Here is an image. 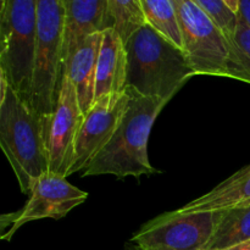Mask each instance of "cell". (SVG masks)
I'll use <instances>...</instances> for the list:
<instances>
[{"label": "cell", "instance_id": "1", "mask_svg": "<svg viewBox=\"0 0 250 250\" xmlns=\"http://www.w3.org/2000/svg\"><path fill=\"white\" fill-rule=\"evenodd\" d=\"M126 92L129 102L121 124L109 143L83 171V177L112 175L117 178H138L158 172L149 161L148 141L156 117L168 100L144 97L129 87Z\"/></svg>", "mask_w": 250, "mask_h": 250}, {"label": "cell", "instance_id": "2", "mask_svg": "<svg viewBox=\"0 0 250 250\" xmlns=\"http://www.w3.org/2000/svg\"><path fill=\"white\" fill-rule=\"evenodd\" d=\"M0 146L14 170L21 192L31 193L37 181L49 172L43 120L0 75Z\"/></svg>", "mask_w": 250, "mask_h": 250}, {"label": "cell", "instance_id": "3", "mask_svg": "<svg viewBox=\"0 0 250 250\" xmlns=\"http://www.w3.org/2000/svg\"><path fill=\"white\" fill-rule=\"evenodd\" d=\"M127 87L144 97L168 100L186 84L193 72L185 51L148 23L126 44Z\"/></svg>", "mask_w": 250, "mask_h": 250}, {"label": "cell", "instance_id": "4", "mask_svg": "<svg viewBox=\"0 0 250 250\" xmlns=\"http://www.w3.org/2000/svg\"><path fill=\"white\" fill-rule=\"evenodd\" d=\"M63 0H37V46L28 106L41 117L55 111L63 76Z\"/></svg>", "mask_w": 250, "mask_h": 250}, {"label": "cell", "instance_id": "5", "mask_svg": "<svg viewBox=\"0 0 250 250\" xmlns=\"http://www.w3.org/2000/svg\"><path fill=\"white\" fill-rule=\"evenodd\" d=\"M37 46V0H2L0 6V75L29 104Z\"/></svg>", "mask_w": 250, "mask_h": 250}, {"label": "cell", "instance_id": "6", "mask_svg": "<svg viewBox=\"0 0 250 250\" xmlns=\"http://www.w3.org/2000/svg\"><path fill=\"white\" fill-rule=\"evenodd\" d=\"M222 215L224 210L166 212L144 224L131 242L141 250H207Z\"/></svg>", "mask_w": 250, "mask_h": 250}, {"label": "cell", "instance_id": "7", "mask_svg": "<svg viewBox=\"0 0 250 250\" xmlns=\"http://www.w3.org/2000/svg\"><path fill=\"white\" fill-rule=\"evenodd\" d=\"M182 44L195 75L229 77L231 44L194 0H175Z\"/></svg>", "mask_w": 250, "mask_h": 250}, {"label": "cell", "instance_id": "8", "mask_svg": "<svg viewBox=\"0 0 250 250\" xmlns=\"http://www.w3.org/2000/svg\"><path fill=\"white\" fill-rule=\"evenodd\" d=\"M88 193L71 185L66 177L48 172L42 176L29 193L24 207L19 211L1 216V229L9 226V231L1 234V239L10 241L15 232L36 220L65 217L72 209L87 200Z\"/></svg>", "mask_w": 250, "mask_h": 250}, {"label": "cell", "instance_id": "9", "mask_svg": "<svg viewBox=\"0 0 250 250\" xmlns=\"http://www.w3.org/2000/svg\"><path fill=\"white\" fill-rule=\"evenodd\" d=\"M42 120L49 172L66 177L72 164L76 139L84 121V115L65 68L58 106L50 116L42 117Z\"/></svg>", "mask_w": 250, "mask_h": 250}, {"label": "cell", "instance_id": "10", "mask_svg": "<svg viewBox=\"0 0 250 250\" xmlns=\"http://www.w3.org/2000/svg\"><path fill=\"white\" fill-rule=\"evenodd\" d=\"M129 95H107L98 99L84 116L75 144L73 160L68 175L84 171L104 149L120 126L128 106Z\"/></svg>", "mask_w": 250, "mask_h": 250}, {"label": "cell", "instance_id": "11", "mask_svg": "<svg viewBox=\"0 0 250 250\" xmlns=\"http://www.w3.org/2000/svg\"><path fill=\"white\" fill-rule=\"evenodd\" d=\"M107 0H63V67L88 37L103 32Z\"/></svg>", "mask_w": 250, "mask_h": 250}, {"label": "cell", "instance_id": "12", "mask_svg": "<svg viewBox=\"0 0 250 250\" xmlns=\"http://www.w3.org/2000/svg\"><path fill=\"white\" fill-rule=\"evenodd\" d=\"M127 65V50L124 41L112 29L103 32L97 65L95 102L103 97L126 92Z\"/></svg>", "mask_w": 250, "mask_h": 250}, {"label": "cell", "instance_id": "13", "mask_svg": "<svg viewBox=\"0 0 250 250\" xmlns=\"http://www.w3.org/2000/svg\"><path fill=\"white\" fill-rule=\"evenodd\" d=\"M102 39L103 32L88 37L65 65V70L75 87L78 104L84 116L90 111L95 102L97 65Z\"/></svg>", "mask_w": 250, "mask_h": 250}, {"label": "cell", "instance_id": "14", "mask_svg": "<svg viewBox=\"0 0 250 250\" xmlns=\"http://www.w3.org/2000/svg\"><path fill=\"white\" fill-rule=\"evenodd\" d=\"M250 204V165L210 190L207 194L181 208L182 212L220 211Z\"/></svg>", "mask_w": 250, "mask_h": 250}, {"label": "cell", "instance_id": "15", "mask_svg": "<svg viewBox=\"0 0 250 250\" xmlns=\"http://www.w3.org/2000/svg\"><path fill=\"white\" fill-rule=\"evenodd\" d=\"M146 24L142 0H107L103 32L112 29L125 44Z\"/></svg>", "mask_w": 250, "mask_h": 250}, {"label": "cell", "instance_id": "16", "mask_svg": "<svg viewBox=\"0 0 250 250\" xmlns=\"http://www.w3.org/2000/svg\"><path fill=\"white\" fill-rule=\"evenodd\" d=\"M250 241V204L224 210L207 250H224Z\"/></svg>", "mask_w": 250, "mask_h": 250}, {"label": "cell", "instance_id": "17", "mask_svg": "<svg viewBox=\"0 0 250 250\" xmlns=\"http://www.w3.org/2000/svg\"><path fill=\"white\" fill-rule=\"evenodd\" d=\"M146 23L183 50L182 32L175 0H142Z\"/></svg>", "mask_w": 250, "mask_h": 250}, {"label": "cell", "instance_id": "18", "mask_svg": "<svg viewBox=\"0 0 250 250\" xmlns=\"http://www.w3.org/2000/svg\"><path fill=\"white\" fill-rule=\"evenodd\" d=\"M198 6L210 17L227 41H234L239 24L241 0H194Z\"/></svg>", "mask_w": 250, "mask_h": 250}, {"label": "cell", "instance_id": "19", "mask_svg": "<svg viewBox=\"0 0 250 250\" xmlns=\"http://www.w3.org/2000/svg\"><path fill=\"white\" fill-rule=\"evenodd\" d=\"M229 44V77L250 84V27L241 17L234 41Z\"/></svg>", "mask_w": 250, "mask_h": 250}, {"label": "cell", "instance_id": "20", "mask_svg": "<svg viewBox=\"0 0 250 250\" xmlns=\"http://www.w3.org/2000/svg\"><path fill=\"white\" fill-rule=\"evenodd\" d=\"M239 17L250 27V0L239 1Z\"/></svg>", "mask_w": 250, "mask_h": 250}, {"label": "cell", "instance_id": "21", "mask_svg": "<svg viewBox=\"0 0 250 250\" xmlns=\"http://www.w3.org/2000/svg\"><path fill=\"white\" fill-rule=\"evenodd\" d=\"M224 250H250V241L244 242V243L238 244V246L231 247V248L224 249Z\"/></svg>", "mask_w": 250, "mask_h": 250}, {"label": "cell", "instance_id": "22", "mask_svg": "<svg viewBox=\"0 0 250 250\" xmlns=\"http://www.w3.org/2000/svg\"><path fill=\"white\" fill-rule=\"evenodd\" d=\"M125 250H141V249H139L136 244H133V246H126Z\"/></svg>", "mask_w": 250, "mask_h": 250}]
</instances>
